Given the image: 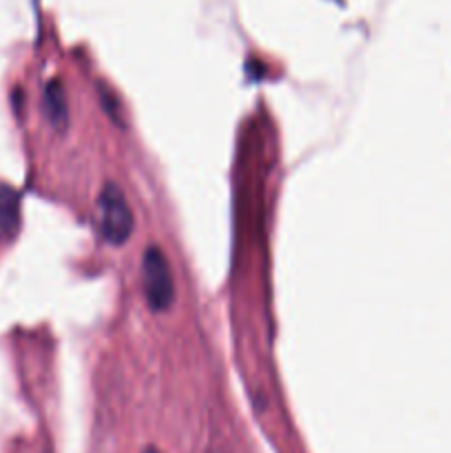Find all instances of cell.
<instances>
[{
    "mask_svg": "<svg viewBox=\"0 0 451 453\" xmlns=\"http://www.w3.org/2000/svg\"><path fill=\"white\" fill-rule=\"evenodd\" d=\"M96 226L100 237L109 246H122L133 234V211L126 202V195L113 181H109L97 197Z\"/></svg>",
    "mask_w": 451,
    "mask_h": 453,
    "instance_id": "6da1fadb",
    "label": "cell"
},
{
    "mask_svg": "<svg viewBox=\"0 0 451 453\" xmlns=\"http://www.w3.org/2000/svg\"><path fill=\"white\" fill-rule=\"evenodd\" d=\"M141 286L146 303L153 312H166L175 301V281L166 255L157 246H149L141 259Z\"/></svg>",
    "mask_w": 451,
    "mask_h": 453,
    "instance_id": "7a4b0ae2",
    "label": "cell"
},
{
    "mask_svg": "<svg viewBox=\"0 0 451 453\" xmlns=\"http://www.w3.org/2000/svg\"><path fill=\"white\" fill-rule=\"evenodd\" d=\"M44 109H47V115L53 127L57 131H62L66 127V122H69V109H66L65 91H62V87L57 82H51L44 88Z\"/></svg>",
    "mask_w": 451,
    "mask_h": 453,
    "instance_id": "3957f363",
    "label": "cell"
},
{
    "mask_svg": "<svg viewBox=\"0 0 451 453\" xmlns=\"http://www.w3.org/2000/svg\"><path fill=\"white\" fill-rule=\"evenodd\" d=\"M20 199L11 188L3 186L0 188V228L11 234L18 228V217H20Z\"/></svg>",
    "mask_w": 451,
    "mask_h": 453,
    "instance_id": "277c9868",
    "label": "cell"
},
{
    "mask_svg": "<svg viewBox=\"0 0 451 453\" xmlns=\"http://www.w3.org/2000/svg\"><path fill=\"white\" fill-rule=\"evenodd\" d=\"M144 453H159V451H155V449H146Z\"/></svg>",
    "mask_w": 451,
    "mask_h": 453,
    "instance_id": "5b68a950",
    "label": "cell"
}]
</instances>
